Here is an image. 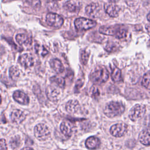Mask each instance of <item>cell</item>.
<instances>
[{
	"label": "cell",
	"instance_id": "1",
	"mask_svg": "<svg viewBox=\"0 0 150 150\" xmlns=\"http://www.w3.org/2000/svg\"><path fill=\"white\" fill-rule=\"evenodd\" d=\"M99 31L102 34L114 36L118 39L125 37L127 32V29L124 28V26L121 25L101 26L100 28Z\"/></svg>",
	"mask_w": 150,
	"mask_h": 150
},
{
	"label": "cell",
	"instance_id": "2",
	"mask_svg": "<svg viewBox=\"0 0 150 150\" xmlns=\"http://www.w3.org/2000/svg\"><path fill=\"white\" fill-rule=\"evenodd\" d=\"M124 111V105L121 103L117 101H111L107 103L104 108V114L108 117L110 118L119 116L122 114Z\"/></svg>",
	"mask_w": 150,
	"mask_h": 150
},
{
	"label": "cell",
	"instance_id": "3",
	"mask_svg": "<svg viewBox=\"0 0 150 150\" xmlns=\"http://www.w3.org/2000/svg\"><path fill=\"white\" fill-rule=\"evenodd\" d=\"M109 77L108 72L105 68L96 69L90 75V80L94 84H101L107 81Z\"/></svg>",
	"mask_w": 150,
	"mask_h": 150
},
{
	"label": "cell",
	"instance_id": "4",
	"mask_svg": "<svg viewBox=\"0 0 150 150\" xmlns=\"http://www.w3.org/2000/svg\"><path fill=\"white\" fill-rule=\"evenodd\" d=\"M96 25L95 21L84 18H78L74 21L75 28L79 31L91 29L94 27Z\"/></svg>",
	"mask_w": 150,
	"mask_h": 150
},
{
	"label": "cell",
	"instance_id": "5",
	"mask_svg": "<svg viewBox=\"0 0 150 150\" xmlns=\"http://www.w3.org/2000/svg\"><path fill=\"white\" fill-rule=\"evenodd\" d=\"M146 111L145 106L143 104H136L129 111V118L132 121H136L141 118Z\"/></svg>",
	"mask_w": 150,
	"mask_h": 150
},
{
	"label": "cell",
	"instance_id": "6",
	"mask_svg": "<svg viewBox=\"0 0 150 150\" xmlns=\"http://www.w3.org/2000/svg\"><path fill=\"white\" fill-rule=\"evenodd\" d=\"M47 23L52 27L59 28L61 27L63 23V19L62 17L54 13H49L46 17Z\"/></svg>",
	"mask_w": 150,
	"mask_h": 150
},
{
	"label": "cell",
	"instance_id": "7",
	"mask_svg": "<svg viewBox=\"0 0 150 150\" xmlns=\"http://www.w3.org/2000/svg\"><path fill=\"white\" fill-rule=\"evenodd\" d=\"M34 131L35 137L40 141L46 139L50 135L48 128L43 124H38L35 127Z\"/></svg>",
	"mask_w": 150,
	"mask_h": 150
},
{
	"label": "cell",
	"instance_id": "8",
	"mask_svg": "<svg viewBox=\"0 0 150 150\" xmlns=\"http://www.w3.org/2000/svg\"><path fill=\"white\" fill-rule=\"evenodd\" d=\"M127 129V125L125 123H118L111 127L110 133L115 137H121L125 134Z\"/></svg>",
	"mask_w": 150,
	"mask_h": 150
},
{
	"label": "cell",
	"instance_id": "9",
	"mask_svg": "<svg viewBox=\"0 0 150 150\" xmlns=\"http://www.w3.org/2000/svg\"><path fill=\"white\" fill-rule=\"evenodd\" d=\"M81 6V2L78 0H69L64 4L63 8L69 12H77L80 11Z\"/></svg>",
	"mask_w": 150,
	"mask_h": 150
},
{
	"label": "cell",
	"instance_id": "10",
	"mask_svg": "<svg viewBox=\"0 0 150 150\" xmlns=\"http://www.w3.org/2000/svg\"><path fill=\"white\" fill-rule=\"evenodd\" d=\"M20 64L25 69L29 68L33 65V58L32 56L29 53L23 54L18 59Z\"/></svg>",
	"mask_w": 150,
	"mask_h": 150
},
{
	"label": "cell",
	"instance_id": "11",
	"mask_svg": "<svg viewBox=\"0 0 150 150\" xmlns=\"http://www.w3.org/2000/svg\"><path fill=\"white\" fill-rule=\"evenodd\" d=\"M104 9L105 12L111 17H117L119 15V7L113 3H108L105 4Z\"/></svg>",
	"mask_w": 150,
	"mask_h": 150
},
{
	"label": "cell",
	"instance_id": "12",
	"mask_svg": "<svg viewBox=\"0 0 150 150\" xmlns=\"http://www.w3.org/2000/svg\"><path fill=\"white\" fill-rule=\"evenodd\" d=\"M13 97L16 101L21 104L26 105L29 101L28 96L23 92L19 90H16L13 93Z\"/></svg>",
	"mask_w": 150,
	"mask_h": 150
},
{
	"label": "cell",
	"instance_id": "13",
	"mask_svg": "<svg viewBox=\"0 0 150 150\" xmlns=\"http://www.w3.org/2000/svg\"><path fill=\"white\" fill-rule=\"evenodd\" d=\"M66 109L67 111L70 114H76L80 111V106L77 100H71L67 103Z\"/></svg>",
	"mask_w": 150,
	"mask_h": 150
},
{
	"label": "cell",
	"instance_id": "14",
	"mask_svg": "<svg viewBox=\"0 0 150 150\" xmlns=\"http://www.w3.org/2000/svg\"><path fill=\"white\" fill-rule=\"evenodd\" d=\"M86 145L89 149H96L100 145V139L94 136L88 137L86 141Z\"/></svg>",
	"mask_w": 150,
	"mask_h": 150
},
{
	"label": "cell",
	"instance_id": "15",
	"mask_svg": "<svg viewBox=\"0 0 150 150\" xmlns=\"http://www.w3.org/2000/svg\"><path fill=\"white\" fill-rule=\"evenodd\" d=\"M12 122L19 124L22 122L25 118V114L19 110H15L11 115Z\"/></svg>",
	"mask_w": 150,
	"mask_h": 150
},
{
	"label": "cell",
	"instance_id": "16",
	"mask_svg": "<svg viewBox=\"0 0 150 150\" xmlns=\"http://www.w3.org/2000/svg\"><path fill=\"white\" fill-rule=\"evenodd\" d=\"M100 11V6L96 3H91L86 8V13L93 17H96Z\"/></svg>",
	"mask_w": 150,
	"mask_h": 150
},
{
	"label": "cell",
	"instance_id": "17",
	"mask_svg": "<svg viewBox=\"0 0 150 150\" xmlns=\"http://www.w3.org/2000/svg\"><path fill=\"white\" fill-rule=\"evenodd\" d=\"M60 130L63 134L66 137H71L73 132V127L69 121H63L60 125Z\"/></svg>",
	"mask_w": 150,
	"mask_h": 150
},
{
	"label": "cell",
	"instance_id": "18",
	"mask_svg": "<svg viewBox=\"0 0 150 150\" xmlns=\"http://www.w3.org/2000/svg\"><path fill=\"white\" fill-rule=\"evenodd\" d=\"M16 42L21 45H29L32 43V38L27 35L23 33H19L16 36Z\"/></svg>",
	"mask_w": 150,
	"mask_h": 150
},
{
	"label": "cell",
	"instance_id": "19",
	"mask_svg": "<svg viewBox=\"0 0 150 150\" xmlns=\"http://www.w3.org/2000/svg\"><path fill=\"white\" fill-rule=\"evenodd\" d=\"M50 67L57 73H61L64 71V67L62 62L57 59H54L50 62Z\"/></svg>",
	"mask_w": 150,
	"mask_h": 150
},
{
	"label": "cell",
	"instance_id": "20",
	"mask_svg": "<svg viewBox=\"0 0 150 150\" xmlns=\"http://www.w3.org/2000/svg\"><path fill=\"white\" fill-rule=\"evenodd\" d=\"M46 94L48 98L51 101H56L59 94V91L52 86H49L46 90Z\"/></svg>",
	"mask_w": 150,
	"mask_h": 150
},
{
	"label": "cell",
	"instance_id": "21",
	"mask_svg": "<svg viewBox=\"0 0 150 150\" xmlns=\"http://www.w3.org/2000/svg\"><path fill=\"white\" fill-rule=\"evenodd\" d=\"M139 141L144 145H150V134L146 130L142 131L139 135Z\"/></svg>",
	"mask_w": 150,
	"mask_h": 150
},
{
	"label": "cell",
	"instance_id": "22",
	"mask_svg": "<svg viewBox=\"0 0 150 150\" xmlns=\"http://www.w3.org/2000/svg\"><path fill=\"white\" fill-rule=\"evenodd\" d=\"M111 78L112 80L115 82H119L122 80L121 71L117 67H115L112 70L111 73Z\"/></svg>",
	"mask_w": 150,
	"mask_h": 150
},
{
	"label": "cell",
	"instance_id": "23",
	"mask_svg": "<svg viewBox=\"0 0 150 150\" xmlns=\"http://www.w3.org/2000/svg\"><path fill=\"white\" fill-rule=\"evenodd\" d=\"M9 76L13 80H16L19 77V70L16 66H11L9 70Z\"/></svg>",
	"mask_w": 150,
	"mask_h": 150
},
{
	"label": "cell",
	"instance_id": "24",
	"mask_svg": "<svg viewBox=\"0 0 150 150\" xmlns=\"http://www.w3.org/2000/svg\"><path fill=\"white\" fill-rule=\"evenodd\" d=\"M142 85L146 88L150 90V73L144 74L142 80Z\"/></svg>",
	"mask_w": 150,
	"mask_h": 150
},
{
	"label": "cell",
	"instance_id": "25",
	"mask_svg": "<svg viewBox=\"0 0 150 150\" xmlns=\"http://www.w3.org/2000/svg\"><path fill=\"white\" fill-rule=\"evenodd\" d=\"M50 80L52 82H54V83H56L61 88H64V87L65 86L64 79L62 77L53 76L52 78H50Z\"/></svg>",
	"mask_w": 150,
	"mask_h": 150
},
{
	"label": "cell",
	"instance_id": "26",
	"mask_svg": "<svg viewBox=\"0 0 150 150\" xmlns=\"http://www.w3.org/2000/svg\"><path fill=\"white\" fill-rule=\"evenodd\" d=\"M35 50L38 54H40L42 56H45L48 53V51L43 46H40L39 44L35 45Z\"/></svg>",
	"mask_w": 150,
	"mask_h": 150
},
{
	"label": "cell",
	"instance_id": "27",
	"mask_svg": "<svg viewBox=\"0 0 150 150\" xmlns=\"http://www.w3.org/2000/svg\"><path fill=\"white\" fill-rule=\"evenodd\" d=\"M20 143H21V139H20V138L18 136H16L12 138L10 142L11 146L13 149H15L17 147H18L20 145Z\"/></svg>",
	"mask_w": 150,
	"mask_h": 150
},
{
	"label": "cell",
	"instance_id": "28",
	"mask_svg": "<svg viewBox=\"0 0 150 150\" xmlns=\"http://www.w3.org/2000/svg\"><path fill=\"white\" fill-rule=\"evenodd\" d=\"M27 2L33 8H39L40 6V0H26Z\"/></svg>",
	"mask_w": 150,
	"mask_h": 150
},
{
	"label": "cell",
	"instance_id": "29",
	"mask_svg": "<svg viewBox=\"0 0 150 150\" xmlns=\"http://www.w3.org/2000/svg\"><path fill=\"white\" fill-rule=\"evenodd\" d=\"M88 56L89 54L85 50L82 51V53L81 54V61L83 63V64H86L88 59Z\"/></svg>",
	"mask_w": 150,
	"mask_h": 150
},
{
	"label": "cell",
	"instance_id": "30",
	"mask_svg": "<svg viewBox=\"0 0 150 150\" xmlns=\"http://www.w3.org/2000/svg\"><path fill=\"white\" fill-rule=\"evenodd\" d=\"M0 150H7L6 141L4 139H0Z\"/></svg>",
	"mask_w": 150,
	"mask_h": 150
},
{
	"label": "cell",
	"instance_id": "31",
	"mask_svg": "<svg viewBox=\"0 0 150 150\" xmlns=\"http://www.w3.org/2000/svg\"><path fill=\"white\" fill-rule=\"evenodd\" d=\"M91 94H92V96L94 97H97L99 96L100 92L97 87H94L91 88Z\"/></svg>",
	"mask_w": 150,
	"mask_h": 150
},
{
	"label": "cell",
	"instance_id": "32",
	"mask_svg": "<svg viewBox=\"0 0 150 150\" xmlns=\"http://www.w3.org/2000/svg\"><path fill=\"white\" fill-rule=\"evenodd\" d=\"M83 86V83L81 81V80H79L77 81L76 83V86H75V88L77 89V90H79Z\"/></svg>",
	"mask_w": 150,
	"mask_h": 150
},
{
	"label": "cell",
	"instance_id": "33",
	"mask_svg": "<svg viewBox=\"0 0 150 150\" xmlns=\"http://www.w3.org/2000/svg\"><path fill=\"white\" fill-rule=\"evenodd\" d=\"M21 150H33V149L30 148H29V147H25V148H22Z\"/></svg>",
	"mask_w": 150,
	"mask_h": 150
},
{
	"label": "cell",
	"instance_id": "34",
	"mask_svg": "<svg viewBox=\"0 0 150 150\" xmlns=\"http://www.w3.org/2000/svg\"><path fill=\"white\" fill-rule=\"evenodd\" d=\"M110 2H111L112 3H115V2H117L119 0H108Z\"/></svg>",
	"mask_w": 150,
	"mask_h": 150
},
{
	"label": "cell",
	"instance_id": "35",
	"mask_svg": "<svg viewBox=\"0 0 150 150\" xmlns=\"http://www.w3.org/2000/svg\"><path fill=\"white\" fill-rule=\"evenodd\" d=\"M147 19L149 21H150V12L148 14V15H147Z\"/></svg>",
	"mask_w": 150,
	"mask_h": 150
},
{
	"label": "cell",
	"instance_id": "36",
	"mask_svg": "<svg viewBox=\"0 0 150 150\" xmlns=\"http://www.w3.org/2000/svg\"><path fill=\"white\" fill-rule=\"evenodd\" d=\"M1 103V96H0V104Z\"/></svg>",
	"mask_w": 150,
	"mask_h": 150
}]
</instances>
